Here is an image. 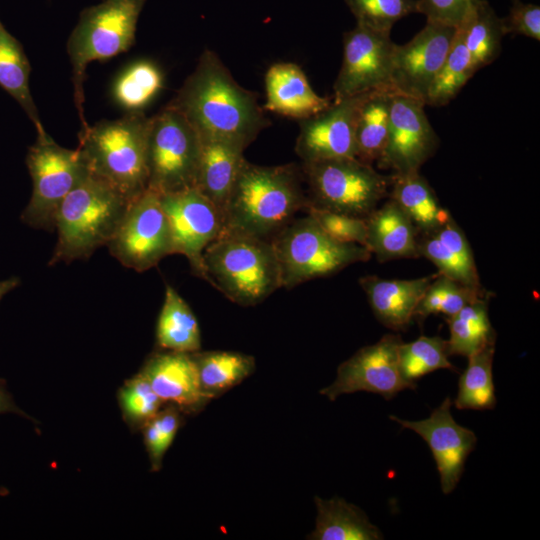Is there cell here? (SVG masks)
I'll return each mask as SVG.
<instances>
[{
    "label": "cell",
    "instance_id": "obj_15",
    "mask_svg": "<svg viewBox=\"0 0 540 540\" xmlns=\"http://www.w3.org/2000/svg\"><path fill=\"white\" fill-rule=\"evenodd\" d=\"M167 215L173 253L184 255L194 275L205 279L203 252L222 231L221 211L197 188L160 194Z\"/></svg>",
    "mask_w": 540,
    "mask_h": 540
},
{
    "label": "cell",
    "instance_id": "obj_34",
    "mask_svg": "<svg viewBox=\"0 0 540 540\" xmlns=\"http://www.w3.org/2000/svg\"><path fill=\"white\" fill-rule=\"evenodd\" d=\"M495 344H491L468 357V365L458 382L454 404L459 410H487L496 406L493 382Z\"/></svg>",
    "mask_w": 540,
    "mask_h": 540
},
{
    "label": "cell",
    "instance_id": "obj_12",
    "mask_svg": "<svg viewBox=\"0 0 540 540\" xmlns=\"http://www.w3.org/2000/svg\"><path fill=\"white\" fill-rule=\"evenodd\" d=\"M402 342L399 335L386 334L378 342L360 348L339 365L334 382L319 393L330 401L359 391L390 400L402 390L416 389L400 371L398 350Z\"/></svg>",
    "mask_w": 540,
    "mask_h": 540
},
{
    "label": "cell",
    "instance_id": "obj_42",
    "mask_svg": "<svg viewBox=\"0 0 540 540\" xmlns=\"http://www.w3.org/2000/svg\"><path fill=\"white\" fill-rule=\"evenodd\" d=\"M479 0H416V13L427 21L457 28Z\"/></svg>",
    "mask_w": 540,
    "mask_h": 540
},
{
    "label": "cell",
    "instance_id": "obj_35",
    "mask_svg": "<svg viewBox=\"0 0 540 540\" xmlns=\"http://www.w3.org/2000/svg\"><path fill=\"white\" fill-rule=\"evenodd\" d=\"M475 73L463 30L457 27L449 52L429 88L425 105L439 107L448 104Z\"/></svg>",
    "mask_w": 540,
    "mask_h": 540
},
{
    "label": "cell",
    "instance_id": "obj_29",
    "mask_svg": "<svg viewBox=\"0 0 540 540\" xmlns=\"http://www.w3.org/2000/svg\"><path fill=\"white\" fill-rule=\"evenodd\" d=\"M203 393L213 400L248 378L255 370V358L234 351L191 353Z\"/></svg>",
    "mask_w": 540,
    "mask_h": 540
},
{
    "label": "cell",
    "instance_id": "obj_19",
    "mask_svg": "<svg viewBox=\"0 0 540 540\" xmlns=\"http://www.w3.org/2000/svg\"><path fill=\"white\" fill-rule=\"evenodd\" d=\"M165 404L183 414H197L211 401L202 391L191 353L158 350L139 371Z\"/></svg>",
    "mask_w": 540,
    "mask_h": 540
},
{
    "label": "cell",
    "instance_id": "obj_44",
    "mask_svg": "<svg viewBox=\"0 0 540 540\" xmlns=\"http://www.w3.org/2000/svg\"><path fill=\"white\" fill-rule=\"evenodd\" d=\"M3 413H15L36 423L35 419L15 404L12 395L7 390L6 381L0 378V414Z\"/></svg>",
    "mask_w": 540,
    "mask_h": 540
},
{
    "label": "cell",
    "instance_id": "obj_13",
    "mask_svg": "<svg viewBox=\"0 0 540 540\" xmlns=\"http://www.w3.org/2000/svg\"><path fill=\"white\" fill-rule=\"evenodd\" d=\"M394 46L390 34L359 24L345 32L342 64L333 85V101L377 89H391L390 71Z\"/></svg>",
    "mask_w": 540,
    "mask_h": 540
},
{
    "label": "cell",
    "instance_id": "obj_31",
    "mask_svg": "<svg viewBox=\"0 0 540 540\" xmlns=\"http://www.w3.org/2000/svg\"><path fill=\"white\" fill-rule=\"evenodd\" d=\"M447 323L450 333L446 340L449 356L461 355L468 358L496 342V332L488 315V297L464 306L453 316L447 317Z\"/></svg>",
    "mask_w": 540,
    "mask_h": 540
},
{
    "label": "cell",
    "instance_id": "obj_9",
    "mask_svg": "<svg viewBox=\"0 0 540 540\" xmlns=\"http://www.w3.org/2000/svg\"><path fill=\"white\" fill-rule=\"evenodd\" d=\"M201 138L188 120L166 105L150 117L147 188L168 194L196 187Z\"/></svg>",
    "mask_w": 540,
    "mask_h": 540
},
{
    "label": "cell",
    "instance_id": "obj_33",
    "mask_svg": "<svg viewBox=\"0 0 540 540\" xmlns=\"http://www.w3.org/2000/svg\"><path fill=\"white\" fill-rule=\"evenodd\" d=\"M164 85L163 73L151 60H138L127 66L116 78L112 96L126 113L143 112Z\"/></svg>",
    "mask_w": 540,
    "mask_h": 540
},
{
    "label": "cell",
    "instance_id": "obj_28",
    "mask_svg": "<svg viewBox=\"0 0 540 540\" xmlns=\"http://www.w3.org/2000/svg\"><path fill=\"white\" fill-rule=\"evenodd\" d=\"M393 91L389 88L368 92L355 125V157L372 165L381 156L388 137Z\"/></svg>",
    "mask_w": 540,
    "mask_h": 540
},
{
    "label": "cell",
    "instance_id": "obj_25",
    "mask_svg": "<svg viewBox=\"0 0 540 540\" xmlns=\"http://www.w3.org/2000/svg\"><path fill=\"white\" fill-rule=\"evenodd\" d=\"M390 177L388 195L408 216L418 233L431 232L451 217L419 171L393 174Z\"/></svg>",
    "mask_w": 540,
    "mask_h": 540
},
{
    "label": "cell",
    "instance_id": "obj_40",
    "mask_svg": "<svg viewBox=\"0 0 540 540\" xmlns=\"http://www.w3.org/2000/svg\"><path fill=\"white\" fill-rule=\"evenodd\" d=\"M345 3L357 24L388 34L397 21L416 13V0H345Z\"/></svg>",
    "mask_w": 540,
    "mask_h": 540
},
{
    "label": "cell",
    "instance_id": "obj_41",
    "mask_svg": "<svg viewBox=\"0 0 540 540\" xmlns=\"http://www.w3.org/2000/svg\"><path fill=\"white\" fill-rule=\"evenodd\" d=\"M305 211L332 238L344 243H356L365 246V218L342 214L308 205Z\"/></svg>",
    "mask_w": 540,
    "mask_h": 540
},
{
    "label": "cell",
    "instance_id": "obj_14",
    "mask_svg": "<svg viewBox=\"0 0 540 540\" xmlns=\"http://www.w3.org/2000/svg\"><path fill=\"white\" fill-rule=\"evenodd\" d=\"M455 31V27L427 21L409 42L395 44L390 71L392 91L425 104L429 88L449 52Z\"/></svg>",
    "mask_w": 540,
    "mask_h": 540
},
{
    "label": "cell",
    "instance_id": "obj_45",
    "mask_svg": "<svg viewBox=\"0 0 540 540\" xmlns=\"http://www.w3.org/2000/svg\"><path fill=\"white\" fill-rule=\"evenodd\" d=\"M20 283V279L15 276L5 280H0V301L7 293L18 287Z\"/></svg>",
    "mask_w": 540,
    "mask_h": 540
},
{
    "label": "cell",
    "instance_id": "obj_7",
    "mask_svg": "<svg viewBox=\"0 0 540 540\" xmlns=\"http://www.w3.org/2000/svg\"><path fill=\"white\" fill-rule=\"evenodd\" d=\"M271 242L280 267L281 286L288 289L366 262L372 255L363 245L330 237L308 214L294 218Z\"/></svg>",
    "mask_w": 540,
    "mask_h": 540
},
{
    "label": "cell",
    "instance_id": "obj_17",
    "mask_svg": "<svg viewBox=\"0 0 540 540\" xmlns=\"http://www.w3.org/2000/svg\"><path fill=\"white\" fill-rule=\"evenodd\" d=\"M367 94L332 100L320 113L300 121L295 152L302 163L356 158L355 125Z\"/></svg>",
    "mask_w": 540,
    "mask_h": 540
},
{
    "label": "cell",
    "instance_id": "obj_21",
    "mask_svg": "<svg viewBox=\"0 0 540 540\" xmlns=\"http://www.w3.org/2000/svg\"><path fill=\"white\" fill-rule=\"evenodd\" d=\"M436 274L416 279H382L368 275L359 279L376 318L387 328L405 330Z\"/></svg>",
    "mask_w": 540,
    "mask_h": 540
},
{
    "label": "cell",
    "instance_id": "obj_38",
    "mask_svg": "<svg viewBox=\"0 0 540 540\" xmlns=\"http://www.w3.org/2000/svg\"><path fill=\"white\" fill-rule=\"evenodd\" d=\"M117 397L123 420L132 432L141 431L165 405L140 372L124 382Z\"/></svg>",
    "mask_w": 540,
    "mask_h": 540
},
{
    "label": "cell",
    "instance_id": "obj_3",
    "mask_svg": "<svg viewBox=\"0 0 540 540\" xmlns=\"http://www.w3.org/2000/svg\"><path fill=\"white\" fill-rule=\"evenodd\" d=\"M150 117L126 113L82 128L78 149L89 173L109 184L129 201L147 189V145Z\"/></svg>",
    "mask_w": 540,
    "mask_h": 540
},
{
    "label": "cell",
    "instance_id": "obj_4",
    "mask_svg": "<svg viewBox=\"0 0 540 540\" xmlns=\"http://www.w3.org/2000/svg\"><path fill=\"white\" fill-rule=\"evenodd\" d=\"M131 201L88 173L64 198L55 217L57 243L49 265L89 258L106 246Z\"/></svg>",
    "mask_w": 540,
    "mask_h": 540
},
{
    "label": "cell",
    "instance_id": "obj_24",
    "mask_svg": "<svg viewBox=\"0 0 540 540\" xmlns=\"http://www.w3.org/2000/svg\"><path fill=\"white\" fill-rule=\"evenodd\" d=\"M240 146L201 138L196 187L222 214L245 158Z\"/></svg>",
    "mask_w": 540,
    "mask_h": 540
},
{
    "label": "cell",
    "instance_id": "obj_23",
    "mask_svg": "<svg viewBox=\"0 0 540 540\" xmlns=\"http://www.w3.org/2000/svg\"><path fill=\"white\" fill-rule=\"evenodd\" d=\"M365 221V247L378 261L420 257L418 232L408 216L391 198L381 207H377Z\"/></svg>",
    "mask_w": 540,
    "mask_h": 540
},
{
    "label": "cell",
    "instance_id": "obj_22",
    "mask_svg": "<svg viewBox=\"0 0 540 540\" xmlns=\"http://www.w3.org/2000/svg\"><path fill=\"white\" fill-rule=\"evenodd\" d=\"M420 256L430 260L445 275L463 285L483 290L473 251L452 216L435 230L418 238Z\"/></svg>",
    "mask_w": 540,
    "mask_h": 540
},
{
    "label": "cell",
    "instance_id": "obj_8",
    "mask_svg": "<svg viewBox=\"0 0 540 540\" xmlns=\"http://www.w3.org/2000/svg\"><path fill=\"white\" fill-rule=\"evenodd\" d=\"M301 170L314 207L366 218L389 194L391 177L357 158L302 163Z\"/></svg>",
    "mask_w": 540,
    "mask_h": 540
},
{
    "label": "cell",
    "instance_id": "obj_39",
    "mask_svg": "<svg viewBox=\"0 0 540 540\" xmlns=\"http://www.w3.org/2000/svg\"><path fill=\"white\" fill-rule=\"evenodd\" d=\"M183 422V413L176 406L165 404L141 429L151 471L161 469L163 458Z\"/></svg>",
    "mask_w": 540,
    "mask_h": 540
},
{
    "label": "cell",
    "instance_id": "obj_11",
    "mask_svg": "<svg viewBox=\"0 0 540 540\" xmlns=\"http://www.w3.org/2000/svg\"><path fill=\"white\" fill-rule=\"evenodd\" d=\"M106 246L123 266L137 272L149 270L174 254L160 194L147 188L134 198Z\"/></svg>",
    "mask_w": 540,
    "mask_h": 540
},
{
    "label": "cell",
    "instance_id": "obj_43",
    "mask_svg": "<svg viewBox=\"0 0 540 540\" xmlns=\"http://www.w3.org/2000/svg\"><path fill=\"white\" fill-rule=\"evenodd\" d=\"M505 35H523L540 40V7L521 0H512L509 14L501 18Z\"/></svg>",
    "mask_w": 540,
    "mask_h": 540
},
{
    "label": "cell",
    "instance_id": "obj_10",
    "mask_svg": "<svg viewBox=\"0 0 540 540\" xmlns=\"http://www.w3.org/2000/svg\"><path fill=\"white\" fill-rule=\"evenodd\" d=\"M26 164L32 178V195L21 214L35 229L55 230L57 210L68 193L89 173L80 150L58 145L47 132L37 133Z\"/></svg>",
    "mask_w": 540,
    "mask_h": 540
},
{
    "label": "cell",
    "instance_id": "obj_30",
    "mask_svg": "<svg viewBox=\"0 0 540 540\" xmlns=\"http://www.w3.org/2000/svg\"><path fill=\"white\" fill-rule=\"evenodd\" d=\"M30 64L20 42L0 21V86L10 94L33 122L45 132L29 88Z\"/></svg>",
    "mask_w": 540,
    "mask_h": 540
},
{
    "label": "cell",
    "instance_id": "obj_37",
    "mask_svg": "<svg viewBox=\"0 0 540 540\" xmlns=\"http://www.w3.org/2000/svg\"><path fill=\"white\" fill-rule=\"evenodd\" d=\"M483 297H488L486 291L470 288L437 273L418 304L414 318L423 320L429 315L440 313L450 317L464 306Z\"/></svg>",
    "mask_w": 540,
    "mask_h": 540
},
{
    "label": "cell",
    "instance_id": "obj_18",
    "mask_svg": "<svg viewBox=\"0 0 540 540\" xmlns=\"http://www.w3.org/2000/svg\"><path fill=\"white\" fill-rule=\"evenodd\" d=\"M452 400H445L423 420L408 421L390 415L389 418L420 435L428 444L440 476L441 490L451 493L465 469L468 455L474 450L475 433L458 424L451 414Z\"/></svg>",
    "mask_w": 540,
    "mask_h": 540
},
{
    "label": "cell",
    "instance_id": "obj_6",
    "mask_svg": "<svg viewBox=\"0 0 540 540\" xmlns=\"http://www.w3.org/2000/svg\"><path fill=\"white\" fill-rule=\"evenodd\" d=\"M146 0H101L84 9L67 41L74 85V98L82 128L84 80L89 63L110 59L128 51L135 42L137 23Z\"/></svg>",
    "mask_w": 540,
    "mask_h": 540
},
{
    "label": "cell",
    "instance_id": "obj_36",
    "mask_svg": "<svg viewBox=\"0 0 540 540\" xmlns=\"http://www.w3.org/2000/svg\"><path fill=\"white\" fill-rule=\"evenodd\" d=\"M447 341L439 336H420L398 350L399 367L404 379L416 385L424 375L438 369L457 371L448 359Z\"/></svg>",
    "mask_w": 540,
    "mask_h": 540
},
{
    "label": "cell",
    "instance_id": "obj_5",
    "mask_svg": "<svg viewBox=\"0 0 540 540\" xmlns=\"http://www.w3.org/2000/svg\"><path fill=\"white\" fill-rule=\"evenodd\" d=\"M205 279L232 302L254 306L281 288L271 240L221 231L203 252Z\"/></svg>",
    "mask_w": 540,
    "mask_h": 540
},
{
    "label": "cell",
    "instance_id": "obj_2",
    "mask_svg": "<svg viewBox=\"0 0 540 540\" xmlns=\"http://www.w3.org/2000/svg\"><path fill=\"white\" fill-rule=\"evenodd\" d=\"M295 164L261 166L245 159L222 211V231L271 240L308 205Z\"/></svg>",
    "mask_w": 540,
    "mask_h": 540
},
{
    "label": "cell",
    "instance_id": "obj_20",
    "mask_svg": "<svg viewBox=\"0 0 540 540\" xmlns=\"http://www.w3.org/2000/svg\"><path fill=\"white\" fill-rule=\"evenodd\" d=\"M265 109L279 115L304 120L326 109L332 100L318 95L295 63L280 62L265 74Z\"/></svg>",
    "mask_w": 540,
    "mask_h": 540
},
{
    "label": "cell",
    "instance_id": "obj_27",
    "mask_svg": "<svg viewBox=\"0 0 540 540\" xmlns=\"http://www.w3.org/2000/svg\"><path fill=\"white\" fill-rule=\"evenodd\" d=\"M156 343L159 349L194 353L201 349V334L196 316L170 285L157 320Z\"/></svg>",
    "mask_w": 540,
    "mask_h": 540
},
{
    "label": "cell",
    "instance_id": "obj_32",
    "mask_svg": "<svg viewBox=\"0 0 540 540\" xmlns=\"http://www.w3.org/2000/svg\"><path fill=\"white\" fill-rule=\"evenodd\" d=\"M458 27L463 30L464 42L475 72L498 58L505 33L501 18L488 1L479 0Z\"/></svg>",
    "mask_w": 540,
    "mask_h": 540
},
{
    "label": "cell",
    "instance_id": "obj_26",
    "mask_svg": "<svg viewBox=\"0 0 540 540\" xmlns=\"http://www.w3.org/2000/svg\"><path fill=\"white\" fill-rule=\"evenodd\" d=\"M317 517L311 540H380L384 536L359 507L339 497H315Z\"/></svg>",
    "mask_w": 540,
    "mask_h": 540
},
{
    "label": "cell",
    "instance_id": "obj_16",
    "mask_svg": "<svg viewBox=\"0 0 540 540\" xmlns=\"http://www.w3.org/2000/svg\"><path fill=\"white\" fill-rule=\"evenodd\" d=\"M424 106L419 100L393 93L387 142L377 160L379 168L391 169L393 174L417 172L435 153L439 138Z\"/></svg>",
    "mask_w": 540,
    "mask_h": 540
},
{
    "label": "cell",
    "instance_id": "obj_46",
    "mask_svg": "<svg viewBox=\"0 0 540 540\" xmlns=\"http://www.w3.org/2000/svg\"><path fill=\"white\" fill-rule=\"evenodd\" d=\"M9 494V490L5 487H0V496H7Z\"/></svg>",
    "mask_w": 540,
    "mask_h": 540
},
{
    "label": "cell",
    "instance_id": "obj_1",
    "mask_svg": "<svg viewBox=\"0 0 540 540\" xmlns=\"http://www.w3.org/2000/svg\"><path fill=\"white\" fill-rule=\"evenodd\" d=\"M167 105L178 110L200 138L243 149L271 124L256 96L235 81L210 49L202 52L196 67Z\"/></svg>",
    "mask_w": 540,
    "mask_h": 540
}]
</instances>
